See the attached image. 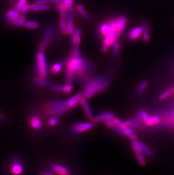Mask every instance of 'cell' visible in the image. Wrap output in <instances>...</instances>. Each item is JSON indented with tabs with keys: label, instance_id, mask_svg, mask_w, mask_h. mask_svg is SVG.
Segmentation results:
<instances>
[{
	"label": "cell",
	"instance_id": "obj_9",
	"mask_svg": "<svg viewBox=\"0 0 174 175\" xmlns=\"http://www.w3.org/2000/svg\"><path fill=\"white\" fill-rule=\"evenodd\" d=\"M75 11L72 9L67 14V21H66V34L71 35L74 31V21L75 17Z\"/></svg>",
	"mask_w": 174,
	"mask_h": 175
},
{
	"label": "cell",
	"instance_id": "obj_18",
	"mask_svg": "<svg viewBox=\"0 0 174 175\" xmlns=\"http://www.w3.org/2000/svg\"><path fill=\"white\" fill-rule=\"evenodd\" d=\"M52 34V27L50 26H46L45 30L44 36V43L45 45H48L50 44L51 41Z\"/></svg>",
	"mask_w": 174,
	"mask_h": 175
},
{
	"label": "cell",
	"instance_id": "obj_21",
	"mask_svg": "<svg viewBox=\"0 0 174 175\" xmlns=\"http://www.w3.org/2000/svg\"><path fill=\"white\" fill-rule=\"evenodd\" d=\"M143 31L142 38L144 41L147 42L150 40V31L147 23H144L143 24Z\"/></svg>",
	"mask_w": 174,
	"mask_h": 175
},
{
	"label": "cell",
	"instance_id": "obj_8",
	"mask_svg": "<svg viewBox=\"0 0 174 175\" xmlns=\"http://www.w3.org/2000/svg\"><path fill=\"white\" fill-rule=\"evenodd\" d=\"M115 117L112 113L106 111L99 114L98 115L94 116L92 120L95 122H106L109 120H113Z\"/></svg>",
	"mask_w": 174,
	"mask_h": 175
},
{
	"label": "cell",
	"instance_id": "obj_6",
	"mask_svg": "<svg viewBox=\"0 0 174 175\" xmlns=\"http://www.w3.org/2000/svg\"><path fill=\"white\" fill-rule=\"evenodd\" d=\"M96 125L95 122H79L75 124L72 128L71 133L74 134H78L83 132L93 129Z\"/></svg>",
	"mask_w": 174,
	"mask_h": 175
},
{
	"label": "cell",
	"instance_id": "obj_33",
	"mask_svg": "<svg viewBox=\"0 0 174 175\" xmlns=\"http://www.w3.org/2000/svg\"><path fill=\"white\" fill-rule=\"evenodd\" d=\"M28 0H19L17 4L15 5L14 9L17 11H19L20 10L22 9L23 6H24L25 5L27 4Z\"/></svg>",
	"mask_w": 174,
	"mask_h": 175
},
{
	"label": "cell",
	"instance_id": "obj_38",
	"mask_svg": "<svg viewBox=\"0 0 174 175\" xmlns=\"http://www.w3.org/2000/svg\"><path fill=\"white\" fill-rule=\"evenodd\" d=\"M67 8L68 11H70L73 8V0H65L64 3Z\"/></svg>",
	"mask_w": 174,
	"mask_h": 175
},
{
	"label": "cell",
	"instance_id": "obj_41",
	"mask_svg": "<svg viewBox=\"0 0 174 175\" xmlns=\"http://www.w3.org/2000/svg\"><path fill=\"white\" fill-rule=\"evenodd\" d=\"M48 122H49V124L50 125H55L57 124V122H58V120L56 118L53 117V118H51L50 119H49Z\"/></svg>",
	"mask_w": 174,
	"mask_h": 175
},
{
	"label": "cell",
	"instance_id": "obj_23",
	"mask_svg": "<svg viewBox=\"0 0 174 175\" xmlns=\"http://www.w3.org/2000/svg\"><path fill=\"white\" fill-rule=\"evenodd\" d=\"M10 22L15 26H17L19 27H24L26 23V18L23 15H21V16L19 18L11 19Z\"/></svg>",
	"mask_w": 174,
	"mask_h": 175
},
{
	"label": "cell",
	"instance_id": "obj_26",
	"mask_svg": "<svg viewBox=\"0 0 174 175\" xmlns=\"http://www.w3.org/2000/svg\"><path fill=\"white\" fill-rule=\"evenodd\" d=\"M31 125L35 129H39L41 127V121L37 117H33L30 121Z\"/></svg>",
	"mask_w": 174,
	"mask_h": 175
},
{
	"label": "cell",
	"instance_id": "obj_20",
	"mask_svg": "<svg viewBox=\"0 0 174 175\" xmlns=\"http://www.w3.org/2000/svg\"><path fill=\"white\" fill-rule=\"evenodd\" d=\"M110 28V24L109 22L103 23L99 27V33L100 34L105 37V36L109 33Z\"/></svg>",
	"mask_w": 174,
	"mask_h": 175
},
{
	"label": "cell",
	"instance_id": "obj_44",
	"mask_svg": "<svg viewBox=\"0 0 174 175\" xmlns=\"http://www.w3.org/2000/svg\"><path fill=\"white\" fill-rule=\"evenodd\" d=\"M4 119V117L3 116V115H2L1 113H0V120H3Z\"/></svg>",
	"mask_w": 174,
	"mask_h": 175
},
{
	"label": "cell",
	"instance_id": "obj_32",
	"mask_svg": "<svg viewBox=\"0 0 174 175\" xmlns=\"http://www.w3.org/2000/svg\"><path fill=\"white\" fill-rule=\"evenodd\" d=\"M62 65L61 63H55L52 65L51 68V72L53 74L58 73V72L61 71V70L62 69Z\"/></svg>",
	"mask_w": 174,
	"mask_h": 175
},
{
	"label": "cell",
	"instance_id": "obj_36",
	"mask_svg": "<svg viewBox=\"0 0 174 175\" xmlns=\"http://www.w3.org/2000/svg\"><path fill=\"white\" fill-rule=\"evenodd\" d=\"M152 122H153V125H157L158 124L160 121H161V118L160 116H159L157 115H154L152 117Z\"/></svg>",
	"mask_w": 174,
	"mask_h": 175
},
{
	"label": "cell",
	"instance_id": "obj_29",
	"mask_svg": "<svg viewBox=\"0 0 174 175\" xmlns=\"http://www.w3.org/2000/svg\"><path fill=\"white\" fill-rule=\"evenodd\" d=\"M174 93V87L171 88L169 90H166L165 92H162L161 95L160 96V100H163L168 98L172 94Z\"/></svg>",
	"mask_w": 174,
	"mask_h": 175
},
{
	"label": "cell",
	"instance_id": "obj_7",
	"mask_svg": "<svg viewBox=\"0 0 174 175\" xmlns=\"http://www.w3.org/2000/svg\"><path fill=\"white\" fill-rule=\"evenodd\" d=\"M137 139L134 140L132 143V146L134 150V154L136 155V157L137 158V160L138 161V163L140 166H144L146 164V159L144 156V154L143 153V151L138 146V144L137 142Z\"/></svg>",
	"mask_w": 174,
	"mask_h": 175
},
{
	"label": "cell",
	"instance_id": "obj_43",
	"mask_svg": "<svg viewBox=\"0 0 174 175\" xmlns=\"http://www.w3.org/2000/svg\"><path fill=\"white\" fill-rule=\"evenodd\" d=\"M65 0H53V3H55V4H63L65 3Z\"/></svg>",
	"mask_w": 174,
	"mask_h": 175
},
{
	"label": "cell",
	"instance_id": "obj_12",
	"mask_svg": "<svg viewBox=\"0 0 174 175\" xmlns=\"http://www.w3.org/2000/svg\"><path fill=\"white\" fill-rule=\"evenodd\" d=\"M81 103L83 109L84 110L85 116L90 120H92L94 117L92 111V109L90 108V106L89 105V103L87 101V99L83 98L81 100Z\"/></svg>",
	"mask_w": 174,
	"mask_h": 175
},
{
	"label": "cell",
	"instance_id": "obj_1",
	"mask_svg": "<svg viewBox=\"0 0 174 175\" xmlns=\"http://www.w3.org/2000/svg\"><path fill=\"white\" fill-rule=\"evenodd\" d=\"M92 73V65L81 56L78 47H75L66 63L65 74L67 83H71L75 78L79 79V81L88 82Z\"/></svg>",
	"mask_w": 174,
	"mask_h": 175
},
{
	"label": "cell",
	"instance_id": "obj_19",
	"mask_svg": "<svg viewBox=\"0 0 174 175\" xmlns=\"http://www.w3.org/2000/svg\"><path fill=\"white\" fill-rule=\"evenodd\" d=\"M138 115L141 118L143 122L147 126L153 125V122H152V117L149 116L147 113L144 111H140L138 112Z\"/></svg>",
	"mask_w": 174,
	"mask_h": 175
},
{
	"label": "cell",
	"instance_id": "obj_4",
	"mask_svg": "<svg viewBox=\"0 0 174 175\" xmlns=\"http://www.w3.org/2000/svg\"><path fill=\"white\" fill-rule=\"evenodd\" d=\"M46 45L44 42L41 44L39 53L37 56V73L38 78L46 80L48 76V69L47 63L45 56V47Z\"/></svg>",
	"mask_w": 174,
	"mask_h": 175
},
{
	"label": "cell",
	"instance_id": "obj_42",
	"mask_svg": "<svg viewBox=\"0 0 174 175\" xmlns=\"http://www.w3.org/2000/svg\"><path fill=\"white\" fill-rule=\"evenodd\" d=\"M52 90L57 91V92H60L62 91V86H59L54 85L52 87Z\"/></svg>",
	"mask_w": 174,
	"mask_h": 175
},
{
	"label": "cell",
	"instance_id": "obj_13",
	"mask_svg": "<svg viewBox=\"0 0 174 175\" xmlns=\"http://www.w3.org/2000/svg\"><path fill=\"white\" fill-rule=\"evenodd\" d=\"M71 35V41L72 44L75 47H78L80 45L81 41V29L79 28H75Z\"/></svg>",
	"mask_w": 174,
	"mask_h": 175
},
{
	"label": "cell",
	"instance_id": "obj_14",
	"mask_svg": "<svg viewBox=\"0 0 174 175\" xmlns=\"http://www.w3.org/2000/svg\"><path fill=\"white\" fill-rule=\"evenodd\" d=\"M51 168L57 173L61 175H66L69 173V170L66 167L59 165L57 164H52Z\"/></svg>",
	"mask_w": 174,
	"mask_h": 175
},
{
	"label": "cell",
	"instance_id": "obj_30",
	"mask_svg": "<svg viewBox=\"0 0 174 175\" xmlns=\"http://www.w3.org/2000/svg\"><path fill=\"white\" fill-rule=\"evenodd\" d=\"M24 27L30 29H36L39 27V23L36 21H26Z\"/></svg>",
	"mask_w": 174,
	"mask_h": 175
},
{
	"label": "cell",
	"instance_id": "obj_15",
	"mask_svg": "<svg viewBox=\"0 0 174 175\" xmlns=\"http://www.w3.org/2000/svg\"><path fill=\"white\" fill-rule=\"evenodd\" d=\"M121 130L123 135L129 138L130 139L134 141L137 139L138 137L136 134L134 132V129H132L130 126H125L121 129Z\"/></svg>",
	"mask_w": 174,
	"mask_h": 175
},
{
	"label": "cell",
	"instance_id": "obj_16",
	"mask_svg": "<svg viewBox=\"0 0 174 175\" xmlns=\"http://www.w3.org/2000/svg\"><path fill=\"white\" fill-rule=\"evenodd\" d=\"M30 10L34 11H46L50 9L49 5H43L34 3L30 5Z\"/></svg>",
	"mask_w": 174,
	"mask_h": 175
},
{
	"label": "cell",
	"instance_id": "obj_2",
	"mask_svg": "<svg viewBox=\"0 0 174 175\" xmlns=\"http://www.w3.org/2000/svg\"><path fill=\"white\" fill-rule=\"evenodd\" d=\"M110 83V78L107 76L97 77L89 80L83 91V98L88 99L105 90Z\"/></svg>",
	"mask_w": 174,
	"mask_h": 175
},
{
	"label": "cell",
	"instance_id": "obj_28",
	"mask_svg": "<svg viewBox=\"0 0 174 175\" xmlns=\"http://www.w3.org/2000/svg\"><path fill=\"white\" fill-rule=\"evenodd\" d=\"M112 45H113V49H112L113 56L115 59H118L119 57L120 44L118 41H116Z\"/></svg>",
	"mask_w": 174,
	"mask_h": 175
},
{
	"label": "cell",
	"instance_id": "obj_11",
	"mask_svg": "<svg viewBox=\"0 0 174 175\" xmlns=\"http://www.w3.org/2000/svg\"><path fill=\"white\" fill-rule=\"evenodd\" d=\"M143 27L141 26L134 27L130 30L128 34V37L131 41H136L143 34Z\"/></svg>",
	"mask_w": 174,
	"mask_h": 175
},
{
	"label": "cell",
	"instance_id": "obj_37",
	"mask_svg": "<svg viewBox=\"0 0 174 175\" xmlns=\"http://www.w3.org/2000/svg\"><path fill=\"white\" fill-rule=\"evenodd\" d=\"M30 10V5H25L24 6H23L22 9L20 10V13L22 15H24L27 13V12Z\"/></svg>",
	"mask_w": 174,
	"mask_h": 175
},
{
	"label": "cell",
	"instance_id": "obj_25",
	"mask_svg": "<svg viewBox=\"0 0 174 175\" xmlns=\"http://www.w3.org/2000/svg\"><path fill=\"white\" fill-rule=\"evenodd\" d=\"M6 15H7V18L10 21H11V19L19 18L21 16V14L19 13V11H17L13 9V10H9L7 12Z\"/></svg>",
	"mask_w": 174,
	"mask_h": 175
},
{
	"label": "cell",
	"instance_id": "obj_24",
	"mask_svg": "<svg viewBox=\"0 0 174 175\" xmlns=\"http://www.w3.org/2000/svg\"><path fill=\"white\" fill-rule=\"evenodd\" d=\"M106 124L109 128H110L112 130H114L118 134L121 135H123L121 129L116 125L113 120H109V121H106Z\"/></svg>",
	"mask_w": 174,
	"mask_h": 175
},
{
	"label": "cell",
	"instance_id": "obj_34",
	"mask_svg": "<svg viewBox=\"0 0 174 175\" xmlns=\"http://www.w3.org/2000/svg\"><path fill=\"white\" fill-rule=\"evenodd\" d=\"M147 85V82L145 81H143L140 83L138 88V90H137V92L138 94H143V92H144V91L146 89Z\"/></svg>",
	"mask_w": 174,
	"mask_h": 175
},
{
	"label": "cell",
	"instance_id": "obj_40",
	"mask_svg": "<svg viewBox=\"0 0 174 175\" xmlns=\"http://www.w3.org/2000/svg\"><path fill=\"white\" fill-rule=\"evenodd\" d=\"M35 3L43 5H50L53 3V0H36Z\"/></svg>",
	"mask_w": 174,
	"mask_h": 175
},
{
	"label": "cell",
	"instance_id": "obj_22",
	"mask_svg": "<svg viewBox=\"0 0 174 175\" xmlns=\"http://www.w3.org/2000/svg\"><path fill=\"white\" fill-rule=\"evenodd\" d=\"M137 141V142L138 144V146H140V148L141 149V150L143 151V153L146 155L147 157H153V153L152 151V150L149 148L145 144H143L141 142L139 141Z\"/></svg>",
	"mask_w": 174,
	"mask_h": 175
},
{
	"label": "cell",
	"instance_id": "obj_17",
	"mask_svg": "<svg viewBox=\"0 0 174 175\" xmlns=\"http://www.w3.org/2000/svg\"><path fill=\"white\" fill-rule=\"evenodd\" d=\"M11 170L14 174H21L22 172L23 167L20 162H19L17 160H15L11 164Z\"/></svg>",
	"mask_w": 174,
	"mask_h": 175
},
{
	"label": "cell",
	"instance_id": "obj_31",
	"mask_svg": "<svg viewBox=\"0 0 174 175\" xmlns=\"http://www.w3.org/2000/svg\"><path fill=\"white\" fill-rule=\"evenodd\" d=\"M140 119H141V118H140V116L138 115V116H137L134 117H133V118H130L129 120L125 121V122H124V124H125V126H130V127H131V126L133 125L134 123H136L137 121L140 120Z\"/></svg>",
	"mask_w": 174,
	"mask_h": 175
},
{
	"label": "cell",
	"instance_id": "obj_39",
	"mask_svg": "<svg viewBox=\"0 0 174 175\" xmlns=\"http://www.w3.org/2000/svg\"><path fill=\"white\" fill-rule=\"evenodd\" d=\"M144 122L143 120L141 119H140V120H138V121H137L136 123H134V125L132 126H131V128L132 129H138L139 128H140L142 125H143V123Z\"/></svg>",
	"mask_w": 174,
	"mask_h": 175
},
{
	"label": "cell",
	"instance_id": "obj_10",
	"mask_svg": "<svg viewBox=\"0 0 174 175\" xmlns=\"http://www.w3.org/2000/svg\"><path fill=\"white\" fill-rule=\"evenodd\" d=\"M83 98V92H78L74 95L70 99L67 100V104L68 107L70 109L74 107L76 104L81 102Z\"/></svg>",
	"mask_w": 174,
	"mask_h": 175
},
{
	"label": "cell",
	"instance_id": "obj_46",
	"mask_svg": "<svg viewBox=\"0 0 174 175\" xmlns=\"http://www.w3.org/2000/svg\"><path fill=\"white\" fill-rule=\"evenodd\" d=\"M11 1H13V0H11Z\"/></svg>",
	"mask_w": 174,
	"mask_h": 175
},
{
	"label": "cell",
	"instance_id": "obj_27",
	"mask_svg": "<svg viewBox=\"0 0 174 175\" xmlns=\"http://www.w3.org/2000/svg\"><path fill=\"white\" fill-rule=\"evenodd\" d=\"M76 9L78 10V11L79 12V13L81 14V15L86 20L89 19V16L88 14L87 13V11H86L85 8L81 4L78 5L76 6Z\"/></svg>",
	"mask_w": 174,
	"mask_h": 175
},
{
	"label": "cell",
	"instance_id": "obj_3",
	"mask_svg": "<svg viewBox=\"0 0 174 175\" xmlns=\"http://www.w3.org/2000/svg\"><path fill=\"white\" fill-rule=\"evenodd\" d=\"M110 24V28L109 33L105 36L103 41V51L106 53L109 48L117 41L122 32L117 26L116 18L109 21Z\"/></svg>",
	"mask_w": 174,
	"mask_h": 175
},
{
	"label": "cell",
	"instance_id": "obj_45",
	"mask_svg": "<svg viewBox=\"0 0 174 175\" xmlns=\"http://www.w3.org/2000/svg\"><path fill=\"white\" fill-rule=\"evenodd\" d=\"M171 115H172V116L174 117V111L171 112Z\"/></svg>",
	"mask_w": 174,
	"mask_h": 175
},
{
	"label": "cell",
	"instance_id": "obj_5",
	"mask_svg": "<svg viewBox=\"0 0 174 175\" xmlns=\"http://www.w3.org/2000/svg\"><path fill=\"white\" fill-rule=\"evenodd\" d=\"M47 112L50 115L62 114L68 110L70 108L67 104V100H54L47 105Z\"/></svg>",
	"mask_w": 174,
	"mask_h": 175
},
{
	"label": "cell",
	"instance_id": "obj_35",
	"mask_svg": "<svg viewBox=\"0 0 174 175\" xmlns=\"http://www.w3.org/2000/svg\"><path fill=\"white\" fill-rule=\"evenodd\" d=\"M73 90V86L71 83H67L65 85L62 86V92L65 94H68Z\"/></svg>",
	"mask_w": 174,
	"mask_h": 175
}]
</instances>
